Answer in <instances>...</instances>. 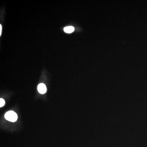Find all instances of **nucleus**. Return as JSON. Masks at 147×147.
Returning <instances> with one entry per match:
<instances>
[{
	"label": "nucleus",
	"mask_w": 147,
	"mask_h": 147,
	"mask_svg": "<svg viewBox=\"0 0 147 147\" xmlns=\"http://www.w3.org/2000/svg\"><path fill=\"white\" fill-rule=\"evenodd\" d=\"M4 118L8 121L14 122L17 120L18 116L14 112L9 111L6 113L4 115Z\"/></svg>",
	"instance_id": "f257e3e1"
},
{
	"label": "nucleus",
	"mask_w": 147,
	"mask_h": 147,
	"mask_svg": "<svg viewBox=\"0 0 147 147\" xmlns=\"http://www.w3.org/2000/svg\"><path fill=\"white\" fill-rule=\"evenodd\" d=\"M38 92L41 94H44L47 91V88L46 85L44 83H40L38 85L37 87Z\"/></svg>",
	"instance_id": "f03ea898"
},
{
	"label": "nucleus",
	"mask_w": 147,
	"mask_h": 147,
	"mask_svg": "<svg viewBox=\"0 0 147 147\" xmlns=\"http://www.w3.org/2000/svg\"><path fill=\"white\" fill-rule=\"evenodd\" d=\"M74 28L72 26H68L64 28V31L67 33H71L74 31Z\"/></svg>",
	"instance_id": "7ed1b4c3"
},
{
	"label": "nucleus",
	"mask_w": 147,
	"mask_h": 147,
	"mask_svg": "<svg viewBox=\"0 0 147 147\" xmlns=\"http://www.w3.org/2000/svg\"><path fill=\"white\" fill-rule=\"evenodd\" d=\"M5 104V101L3 99L0 98V107H3Z\"/></svg>",
	"instance_id": "20e7f679"
},
{
	"label": "nucleus",
	"mask_w": 147,
	"mask_h": 147,
	"mask_svg": "<svg viewBox=\"0 0 147 147\" xmlns=\"http://www.w3.org/2000/svg\"><path fill=\"white\" fill-rule=\"evenodd\" d=\"M2 27L1 25H0V36L1 35V32H2Z\"/></svg>",
	"instance_id": "39448f33"
}]
</instances>
